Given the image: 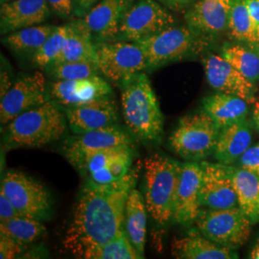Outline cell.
<instances>
[{"label":"cell","instance_id":"obj_1","mask_svg":"<svg viewBox=\"0 0 259 259\" xmlns=\"http://www.w3.org/2000/svg\"><path fill=\"white\" fill-rule=\"evenodd\" d=\"M140 169L138 164L130 169L124 178L108 185L88 181L65 232V250L76 257L84 258L91 250L125 232L126 203L139 179Z\"/></svg>","mask_w":259,"mask_h":259},{"label":"cell","instance_id":"obj_2","mask_svg":"<svg viewBox=\"0 0 259 259\" xmlns=\"http://www.w3.org/2000/svg\"><path fill=\"white\" fill-rule=\"evenodd\" d=\"M120 88L122 112L127 127L139 140L159 143L164 118L147 75L139 72Z\"/></svg>","mask_w":259,"mask_h":259},{"label":"cell","instance_id":"obj_3","mask_svg":"<svg viewBox=\"0 0 259 259\" xmlns=\"http://www.w3.org/2000/svg\"><path fill=\"white\" fill-rule=\"evenodd\" d=\"M67 124L62 107L48 100L20 113L5 126V148L46 146L64 138Z\"/></svg>","mask_w":259,"mask_h":259},{"label":"cell","instance_id":"obj_4","mask_svg":"<svg viewBox=\"0 0 259 259\" xmlns=\"http://www.w3.org/2000/svg\"><path fill=\"white\" fill-rule=\"evenodd\" d=\"M182 163L155 154L145 158V204L155 222L165 226L173 219Z\"/></svg>","mask_w":259,"mask_h":259},{"label":"cell","instance_id":"obj_5","mask_svg":"<svg viewBox=\"0 0 259 259\" xmlns=\"http://www.w3.org/2000/svg\"><path fill=\"white\" fill-rule=\"evenodd\" d=\"M220 131L204 111L185 115L172 133L170 147L187 161H202L213 155Z\"/></svg>","mask_w":259,"mask_h":259},{"label":"cell","instance_id":"obj_6","mask_svg":"<svg viewBox=\"0 0 259 259\" xmlns=\"http://www.w3.org/2000/svg\"><path fill=\"white\" fill-rule=\"evenodd\" d=\"M204 37L189 26H171L137 44L144 52L147 69H156L200 51L205 46Z\"/></svg>","mask_w":259,"mask_h":259},{"label":"cell","instance_id":"obj_7","mask_svg":"<svg viewBox=\"0 0 259 259\" xmlns=\"http://www.w3.org/2000/svg\"><path fill=\"white\" fill-rule=\"evenodd\" d=\"M195 223L204 237L233 250L247 242L252 225L239 206L201 210Z\"/></svg>","mask_w":259,"mask_h":259},{"label":"cell","instance_id":"obj_8","mask_svg":"<svg viewBox=\"0 0 259 259\" xmlns=\"http://www.w3.org/2000/svg\"><path fill=\"white\" fill-rule=\"evenodd\" d=\"M0 191L28 217L49 220L53 213L51 195L47 187L20 171L7 172L1 180Z\"/></svg>","mask_w":259,"mask_h":259},{"label":"cell","instance_id":"obj_9","mask_svg":"<svg viewBox=\"0 0 259 259\" xmlns=\"http://www.w3.org/2000/svg\"><path fill=\"white\" fill-rule=\"evenodd\" d=\"M96 52L100 73L118 85L147 69L144 52L137 42L127 40L99 42L96 44Z\"/></svg>","mask_w":259,"mask_h":259},{"label":"cell","instance_id":"obj_10","mask_svg":"<svg viewBox=\"0 0 259 259\" xmlns=\"http://www.w3.org/2000/svg\"><path fill=\"white\" fill-rule=\"evenodd\" d=\"M173 16L155 0L133 3L121 20L116 40L137 42L174 25Z\"/></svg>","mask_w":259,"mask_h":259},{"label":"cell","instance_id":"obj_11","mask_svg":"<svg viewBox=\"0 0 259 259\" xmlns=\"http://www.w3.org/2000/svg\"><path fill=\"white\" fill-rule=\"evenodd\" d=\"M50 100L47 82L40 72L20 77L1 98L0 123L5 127L20 113Z\"/></svg>","mask_w":259,"mask_h":259},{"label":"cell","instance_id":"obj_12","mask_svg":"<svg viewBox=\"0 0 259 259\" xmlns=\"http://www.w3.org/2000/svg\"><path fill=\"white\" fill-rule=\"evenodd\" d=\"M111 96V84L99 75L84 79L59 80L49 85L50 100L62 108L81 107Z\"/></svg>","mask_w":259,"mask_h":259},{"label":"cell","instance_id":"obj_13","mask_svg":"<svg viewBox=\"0 0 259 259\" xmlns=\"http://www.w3.org/2000/svg\"><path fill=\"white\" fill-rule=\"evenodd\" d=\"M134 148L133 139L116 125L71 136L65 139L62 152L71 163L83 155L107 149Z\"/></svg>","mask_w":259,"mask_h":259},{"label":"cell","instance_id":"obj_14","mask_svg":"<svg viewBox=\"0 0 259 259\" xmlns=\"http://www.w3.org/2000/svg\"><path fill=\"white\" fill-rule=\"evenodd\" d=\"M203 177L201 204L209 209H226L238 206L237 195L229 165L202 161Z\"/></svg>","mask_w":259,"mask_h":259},{"label":"cell","instance_id":"obj_15","mask_svg":"<svg viewBox=\"0 0 259 259\" xmlns=\"http://www.w3.org/2000/svg\"><path fill=\"white\" fill-rule=\"evenodd\" d=\"M203 168L194 161L183 163L177 186L173 220L181 225L196 222L201 212V186Z\"/></svg>","mask_w":259,"mask_h":259},{"label":"cell","instance_id":"obj_16","mask_svg":"<svg viewBox=\"0 0 259 259\" xmlns=\"http://www.w3.org/2000/svg\"><path fill=\"white\" fill-rule=\"evenodd\" d=\"M206 80L213 89L223 93L253 102L254 83L239 72L223 56L209 55L204 61Z\"/></svg>","mask_w":259,"mask_h":259},{"label":"cell","instance_id":"obj_17","mask_svg":"<svg viewBox=\"0 0 259 259\" xmlns=\"http://www.w3.org/2000/svg\"><path fill=\"white\" fill-rule=\"evenodd\" d=\"M135 0H102L83 17L96 44L116 40L121 20Z\"/></svg>","mask_w":259,"mask_h":259},{"label":"cell","instance_id":"obj_18","mask_svg":"<svg viewBox=\"0 0 259 259\" xmlns=\"http://www.w3.org/2000/svg\"><path fill=\"white\" fill-rule=\"evenodd\" d=\"M69 128L75 135L116 125L117 105L111 97L75 108H62Z\"/></svg>","mask_w":259,"mask_h":259},{"label":"cell","instance_id":"obj_19","mask_svg":"<svg viewBox=\"0 0 259 259\" xmlns=\"http://www.w3.org/2000/svg\"><path fill=\"white\" fill-rule=\"evenodd\" d=\"M233 0H199L185 15L188 26L203 36L223 33L228 26Z\"/></svg>","mask_w":259,"mask_h":259},{"label":"cell","instance_id":"obj_20","mask_svg":"<svg viewBox=\"0 0 259 259\" xmlns=\"http://www.w3.org/2000/svg\"><path fill=\"white\" fill-rule=\"evenodd\" d=\"M49 7L47 0H14L2 4L1 33H12L45 22L50 15Z\"/></svg>","mask_w":259,"mask_h":259},{"label":"cell","instance_id":"obj_21","mask_svg":"<svg viewBox=\"0 0 259 259\" xmlns=\"http://www.w3.org/2000/svg\"><path fill=\"white\" fill-rule=\"evenodd\" d=\"M251 140L252 134L246 118L235 122L220 131L214 158L222 164L232 165L250 148Z\"/></svg>","mask_w":259,"mask_h":259},{"label":"cell","instance_id":"obj_22","mask_svg":"<svg viewBox=\"0 0 259 259\" xmlns=\"http://www.w3.org/2000/svg\"><path fill=\"white\" fill-rule=\"evenodd\" d=\"M172 253L181 259H233L238 258L233 249L224 247L207 239L200 232H190L172 243Z\"/></svg>","mask_w":259,"mask_h":259},{"label":"cell","instance_id":"obj_23","mask_svg":"<svg viewBox=\"0 0 259 259\" xmlns=\"http://www.w3.org/2000/svg\"><path fill=\"white\" fill-rule=\"evenodd\" d=\"M64 62H91L97 64L96 42L83 19L68 23V36L65 47L61 56L53 64Z\"/></svg>","mask_w":259,"mask_h":259},{"label":"cell","instance_id":"obj_24","mask_svg":"<svg viewBox=\"0 0 259 259\" xmlns=\"http://www.w3.org/2000/svg\"><path fill=\"white\" fill-rule=\"evenodd\" d=\"M203 111L212 118L219 129L222 130L245 119L249 107L248 102L240 97L220 93L204 98Z\"/></svg>","mask_w":259,"mask_h":259},{"label":"cell","instance_id":"obj_25","mask_svg":"<svg viewBox=\"0 0 259 259\" xmlns=\"http://www.w3.org/2000/svg\"><path fill=\"white\" fill-rule=\"evenodd\" d=\"M147 207L141 193L135 187L131 190L125 207L124 228L130 241L144 257L147 226Z\"/></svg>","mask_w":259,"mask_h":259},{"label":"cell","instance_id":"obj_26","mask_svg":"<svg viewBox=\"0 0 259 259\" xmlns=\"http://www.w3.org/2000/svg\"><path fill=\"white\" fill-rule=\"evenodd\" d=\"M238 206L252 224L259 223V177L242 169L229 165Z\"/></svg>","mask_w":259,"mask_h":259},{"label":"cell","instance_id":"obj_27","mask_svg":"<svg viewBox=\"0 0 259 259\" xmlns=\"http://www.w3.org/2000/svg\"><path fill=\"white\" fill-rule=\"evenodd\" d=\"M53 25H34L10 33L3 44L19 54H35L55 30Z\"/></svg>","mask_w":259,"mask_h":259},{"label":"cell","instance_id":"obj_28","mask_svg":"<svg viewBox=\"0 0 259 259\" xmlns=\"http://www.w3.org/2000/svg\"><path fill=\"white\" fill-rule=\"evenodd\" d=\"M0 233L23 245L40 239L47 234L41 221L28 216H17L0 221Z\"/></svg>","mask_w":259,"mask_h":259},{"label":"cell","instance_id":"obj_29","mask_svg":"<svg viewBox=\"0 0 259 259\" xmlns=\"http://www.w3.org/2000/svg\"><path fill=\"white\" fill-rule=\"evenodd\" d=\"M228 28L233 38L258 45L259 38L244 0H233Z\"/></svg>","mask_w":259,"mask_h":259},{"label":"cell","instance_id":"obj_30","mask_svg":"<svg viewBox=\"0 0 259 259\" xmlns=\"http://www.w3.org/2000/svg\"><path fill=\"white\" fill-rule=\"evenodd\" d=\"M222 56L253 83L259 80V55L241 46H225Z\"/></svg>","mask_w":259,"mask_h":259},{"label":"cell","instance_id":"obj_31","mask_svg":"<svg viewBox=\"0 0 259 259\" xmlns=\"http://www.w3.org/2000/svg\"><path fill=\"white\" fill-rule=\"evenodd\" d=\"M126 232L88 252L84 259H141Z\"/></svg>","mask_w":259,"mask_h":259},{"label":"cell","instance_id":"obj_32","mask_svg":"<svg viewBox=\"0 0 259 259\" xmlns=\"http://www.w3.org/2000/svg\"><path fill=\"white\" fill-rule=\"evenodd\" d=\"M68 36V24L56 26L55 30L33 55V64L42 69L52 65L61 56Z\"/></svg>","mask_w":259,"mask_h":259},{"label":"cell","instance_id":"obj_33","mask_svg":"<svg viewBox=\"0 0 259 259\" xmlns=\"http://www.w3.org/2000/svg\"><path fill=\"white\" fill-rule=\"evenodd\" d=\"M47 73L55 81L84 79L100 73L98 65L91 62H64L49 65Z\"/></svg>","mask_w":259,"mask_h":259},{"label":"cell","instance_id":"obj_34","mask_svg":"<svg viewBox=\"0 0 259 259\" xmlns=\"http://www.w3.org/2000/svg\"><path fill=\"white\" fill-rule=\"evenodd\" d=\"M237 167L259 177V142L250 146L237 160Z\"/></svg>","mask_w":259,"mask_h":259},{"label":"cell","instance_id":"obj_35","mask_svg":"<svg viewBox=\"0 0 259 259\" xmlns=\"http://www.w3.org/2000/svg\"><path fill=\"white\" fill-rule=\"evenodd\" d=\"M27 245L19 242L0 233V258L12 259L19 256Z\"/></svg>","mask_w":259,"mask_h":259},{"label":"cell","instance_id":"obj_36","mask_svg":"<svg viewBox=\"0 0 259 259\" xmlns=\"http://www.w3.org/2000/svg\"><path fill=\"white\" fill-rule=\"evenodd\" d=\"M17 216H26L20 212L19 209L13 204L9 198L0 191V221L7 220Z\"/></svg>","mask_w":259,"mask_h":259},{"label":"cell","instance_id":"obj_37","mask_svg":"<svg viewBox=\"0 0 259 259\" xmlns=\"http://www.w3.org/2000/svg\"><path fill=\"white\" fill-rule=\"evenodd\" d=\"M51 9L60 17L67 18L73 13L72 0H47Z\"/></svg>","mask_w":259,"mask_h":259},{"label":"cell","instance_id":"obj_38","mask_svg":"<svg viewBox=\"0 0 259 259\" xmlns=\"http://www.w3.org/2000/svg\"><path fill=\"white\" fill-rule=\"evenodd\" d=\"M98 0H72L73 13L75 15L82 17L93 8Z\"/></svg>","mask_w":259,"mask_h":259},{"label":"cell","instance_id":"obj_39","mask_svg":"<svg viewBox=\"0 0 259 259\" xmlns=\"http://www.w3.org/2000/svg\"><path fill=\"white\" fill-rule=\"evenodd\" d=\"M244 1L248 7L256 35L259 38V0H244Z\"/></svg>","mask_w":259,"mask_h":259},{"label":"cell","instance_id":"obj_40","mask_svg":"<svg viewBox=\"0 0 259 259\" xmlns=\"http://www.w3.org/2000/svg\"><path fill=\"white\" fill-rule=\"evenodd\" d=\"M12 82L10 80V76L6 70H2L1 71V84H0V94H1V98L4 97L7 93L9 92L12 88Z\"/></svg>","mask_w":259,"mask_h":259},{"label":"cell","instance_id":"obj_41","mask_svg":"<svg viewBox=\"0 0 259 259\" xmlns=\"http://www.w3.org/2000/svg\"><path fill=\"white\" fill-rule=\"evenodd\" d=\"M158 1L163 3L164 5H166L168 7L177 9V8L185 7L194 0H158Z\"/></svg>","mask_w":259,"mask_h":259},{"label":"cell","instance_id":"obj_42","mask_svg":"<svg viewBox=\"0 0 259 259\" xmlns=\"http://www.w3.org/2000/svg\"><path fill=\"white\" fill-rule=\"evenodd\" d=\"M252 121L255 129L259 132V100H256L253 105L252 110Z\"/></svg>","mask_w":259,"mask_h":259},{"label":"cell","instance_id":"obj_43","mask_svg":"<svg viewBox=\"0 0 259 259\" xmlns=\"http://www.w3.org/2000/svg\"><path fill=\"white\" fill-rule=\"evenodd\" d=\"M250 257L252 259H259V236L254 242L252 249L250 250Z\"/></svg>","mask_w":259,"mask_h":259},{"label":"cell","instance_id":"obj_44","mask_svg":"<svg viewBox=\"0 0 259 259\" xmlns=\"http://www.w3.org/2000/svg\"><path fill=\"white\" fill-rule=\"evenodd\" d=\"M14 0H1V4H4V3H8V2H12Z\"/></svg>","mask_w":259,"mask_h":259},{"label":"cell","instance_id":"obj_45","mask_svg":"<svg viewBox=\"0 0 259 259\" xmlns=\"http://www.w3.org/2000/svg\"><path fill=\"white\" fill-rule=\"evenodd\" d=\"M258 45H259V44H258Z\"/></svg>","mask_w":259,"mask_h":259}]
</instances>
